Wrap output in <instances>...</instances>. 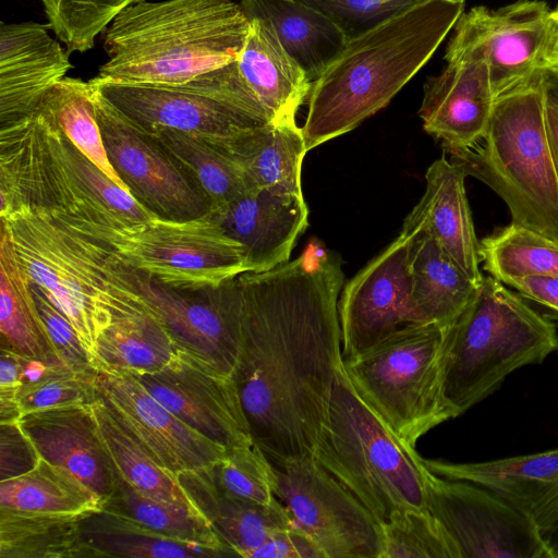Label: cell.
I'll return each mask as SVG.
<instances>
[{
  "label": "cell",
  "mask_w": 558,
  "mask_h": 558,
  "mask_svg": "<svg viewBox=\"0 0 558 558\" xmlns=\"http://www.w3.org/2000/svg\"><path fill=\"white\" fill-rule=\"evenodd\" d=\"M333 22L348 40L420 0H296Z\"/></svg>",
  "instance_id": "obj_45"
},
{
  "label": "cell",
  "mask_w": 558,
  "mask_h": 558,
  "mask_svg": "<svg viewBox=\"0 0 558 558\" xmlns=\"http://www.w3.org/2000/svg\"><path fill=\"white\" fill-rule=\"evenodd\" d=\"M313 456L380 523L403 508H427L423 458L357 392L343 362Z\"/></svg>",
  "instance_id": "obj_8"
},
{
  "label": "cell",
  "mask_w": 558,
  "mask_h": 558,
  "mask_svg": "<svg viewBox=\"0 0 558 558\" xmlns=\"http://www.w3.org/2000/svg\"><path fill=\"white\" fill-rule=\"evenodd\" d=\"M94 373L77 372L60 361L28 357L17 393L23 414L57 407L93 403L96 399Z\"/></svg>",
  "instance_id": "obj_41"
},
{
  "label": "cell",
  "mask_w": 558,
  "mask_h": 558,
  "mask_svg": "<svg viewBox=\"0 0 558 558\" xmlns=\"http://www.w3.org/2000/svg\"><path fill=\"white\" fill-rule=\"evenodd\" d=\"M250 21L231 0L143 1L104 32L96 76L125 84H181L235 62Z\"/></svg>",
  "instance_id": "obj_4"
},
{
  "label": "cell",
  "mask_w": 558,
  "mask_h": 558,
  "mask_svg": "<svg viewBox=\"0 0 558 558\" xmlns=\"http://www.w3.org/2000/svg\"><path fill=\"white\" fill-rule=\"evenodd\" d=\"M82 538L89 558H221L216 549L163 536L107 509L85 515Z\"/></svg>",
  "instance_id": "obj_33"
},
{
  "label": "cell",
  "mask_w": 558,
  "mask_h": 558,
  "mask_svg": "<svg viewBox=\"0 0 558 558\" xmlns=\"http://www.w3.org/2000/svg\"><path fill=\"white\" fill-rule=\"evenodd\" d=\"M31 287L39 313L59 356L77 372L94 373V359L83 344L71 322L39 286L31 281Z\"/></svg>",
  "instance_id": "obj_46"
},
{
  "label": "cell",
  "mask_w": 558,
  "mask_h": 558,
  "mask_svg": "<svg viewBox=\"0 0 558 558\" xmlns=\"http://www.w3.org/2000/svg\"><path fill=\"white\" fill-rule=\"evenodd\" d=\"M465 177L445 155L435 160L425 173V192L403 225L428 233L480 284L484 277L480 269V241L465 193Z\"/></svg>",
  "instance_id": "obj_25"
},
{
  "label": "cell",
  "mask_w": 558,
  "mask_h": 558,
  "mask_svg": "<svg viewBox=\"0 0 558 558\" xmlns=\"http://www.w3.org/2000/svg\"><path fill=\"white\" fill-rule=\"evenodd\" d=\"M93 384L111 412L173 475L210 466L223 457L226 448L182 422L131 373L99 366Z\"/></svg>",
  "instance_id": "obj_19"
},
{
  "label": "cell",
  "mask_w": 558,
  "mask_h": 558,
  "mask_svg": "<svg viewBox=\"0 0 558 558\" xmlns=\"http://www.w3.org/2000/svg\"><path fill=\"white\" fill-rule=\"evenodd\" d=\"M426 489L428 510L461 558H553L537 525L496 493L428 469Z\"/></svg>",
  "instance_id": "obj_14"
},
{
  "label": "cell",
  "mask_w": 558,
  "mask_h": 558,
  "mask_svg": "<svg viewBox=\"0 0 558 558\" xmlns=\"http://www.w3.org/2000/svg\"><path fill=\"white\" fill-rule=\"evenodd\" d=\"M545 70L558 72V35L547 57Z\"/></svg>",
  "instance_id": "obj_54"
},
{
  "label": "cell",
  "mask_w": 558,
  "mask_h": 558,
  "mask_svg": "<svg viewBox=\"0 0 558 558\" xmlns=\"http://www.w3.org/2000/svg\"><path fill=\"white\" fill-rule=\"evenodd\" d=\"M93 89L108 159L132 197L160 219L186 220L209 213L208 197L180 159L155 133Z\"/></svg>",
  "instance_id": "obj_13"
},
{
  "label": "cell",
  "mask_w": 558,
  "mask_h": 558,
  "mask_svg": "<svg viewBox=\"0 0 558 558\" xmlns=\"http://www.w3.org/2000/svg\"><path fill=\"white\" fill-rule=\"evenodd\" d=\"M251 558H322V555L300 530L292 527L274 534Z\"/></svg>",
  "instance_id": "obj_48"
},
{
  "label": "cell",
  "mask_w": 558,
  "mask_h": 558,
  "mask_svg": "<svg viewBox=\"0 0 558 558\" xmlns=\"http://www.w3.org/2000/svg\"><path fill=\"white\" fill-rule=\"evenodd\" d=\"M380 525V558H461L457 545L428 508L397 510Z\"/></svg>",
  "instance_id": "obj_42"
},
{
  "label": "cell",
  "mask_w": 558,
  "mask_h": 558,
  "mask_svg": "<svg viewBox=\"0 0 558 558\" xmlns=\"http://www.w3.org/2000/svg\"><path fill=\"white\" fill-rule=\"evenodd\" d=\"M248 21L236 59L240 74L272 123L296 122V112L307 100L313 82L267 24L258 19Z\"/></svg>",
  "instance_id": "obj_27"
},
{
  "label": "cell",
  "mask_w": 558,
  "mask_h": 558,
  "mask_svg": "<svg viewBox=\"0 0 558 558\" xmlns=\"http://www.w3.org/2000/svg\"><path fill=\"white\" fill-rule=\"evenodd\" d=\"M0 335L1 345L24 356L41 361L64 362L53 347L36 304L31 279L17 258L8 229L2 223L0 233Z\"/></svg>",
  "instance_id": "obj_31"
},
{
  "label": "cell",
  "mask_w": 558,
  "mask_h": 558,
  "mask_svg": "<svg viewBox=\"0 0 558 558\" xmlns=\"http://www.w3.org/2000/svg\"><path fill=\"white\" fill-rule=\"evenodd\" d=\"M146 0H41L50 29L71 53L94 47L125 9Z\"/></svg>",
  "instance_id": "obj_43"
},
{
  "label": "cell",
  "mask_w": 558,
  "mask_h": 558,
  "mask_svg": "<svg viewBox=\"0 0 558 558\" xmlns=\"http://www.w3.org/2000/svg\"><path fill=\"white\" fill-rule=\"evenodd\" d=\"M104 504L63 469L44 459L29 472L0 482V508L44 514L85 515Z\"/></svg>",
  "instance_id": "obj_35"
},
{
  "label": "cell",
  "mask_w": 558,
  "mask_h": 558,
  "mask_svg": "<svg viewBox=\"0 0 558 558\" xmlns=\"http://www.w3.org/2000/svg\"><path fill=\"white\" fill-rule=\"evenodd\" d=\"M340 256L319 241L262 272L236 277L241 341L234 379L254 444L268 461L314 454L343 362Z\"/></svg>",
  "instance_id": "obj_1"
},
{
  "label": "cell",
  "mask_w": 558,
  "mask_h": 558,
  "mask_svg": "<svg viewBox=\"0 0 558 558\" xmlns=\"http://www.w3.org/2000/svg\"><path fill=\"white\" fill-rule=\"evenodd\" d=\"M208 471L216 486L233 498L260 505L277 500L274 466L254 442L228 448Z\"/></svg>",
  "instance_id": "obj_44"
},
{
  "label": "cell",
  "mask_w": 558,
  "mask_h": 558,
  "mask_svg": "<svg viewBox=\"0 0 558 558\" xmlns=\"http://www.w3.org/2000/svg\"><path fill=\"white\" fill-rule=\"evenodd\" d=\"M27 359L0 344V387L20 388Z\"/></svg>",
  "instance_id": "obj_50"
},
{
  "label": "cell",
  "mask_w": 558,
  "mask_h": 558,
  "mask_svg": "<svg viewBox=\"0 0 558 558\" xmlns=\"http://www.w3.org/2000/svg\"><path fill=\"white\" fill-rule=\"evenodd\" d=\"M414 234L402 227L383 252L343 284L338 300L343 361L407 325L425 324L411 292L409 260Z\"/></svg>",
  "instance_id": "obj_17"
},
{
  "label": "cell",
  "mask_w": 558,
  "mask_h": 558,
  "mask_svg": "<svg viewBox=\"0 0 558 558\" xmlns=\"http://www.w3.org/2000/svg\"><path fill=\"white\" fill-rule=\"evenodd\" d=\"M1 223L31 281L68 317L92 356L113 317L149 311L133 268L110 246L39 210L15 209Z\"/></svg>",
  "instance_id": "obj_5"
},
{
  "label": "cell",
  "mask_w": 558,
  "mask_h": 558,
  "mask_svg": "<svg viewBox=\"0 0 558 558\" xmlns=\"http://www.w3.org/2000/svg\"><path fill=\"white\" fill-rule=\"evenodd\" d=\"M36 111L49 118L96 167L128 192L108 159L89 82L65 76L52 86Z\"/></svg>",
  "instance_id": "obj_38"
},
{
  "label": "cell",
  "mask_w": 558,
  "mask_h": 558,
  "mask_svg": "<svg viewBox=\"0 0 558 558\" xmlns=\"http://www.w3.org/2000/svg\"><path fill=\"white\" fill-rule=\"evenodd\" d=\"M35 22L0 25V125L37 110L72 68L70 52Z\"/></svg>",
  "instance_id": "obj_23"
},
{
  "label": "cell",
  "mask_w": 558,
  "mask_h": 558,
  "mask_svg": "<svg viewBox=\"0 0 558 558\" xmlns=\"http://www.w3.org/2000/svg\"><path fill=\"white\" fill-rule=\"evenodd\" d=\"M90 404L27 412L17 424L41 459L73 475L105 505L114 483Z\"/></svg>",
  "instance_id": "obj_24"
},
{
  "label": "cell",
  "mask_w": 558,
  "mask_h": 558,
  "mask_svg": "<svg viewBox=\"0 0 558 558\" xmlns=\"http://www.w3.org/2000/svg\"><path fill=\"white\" fill-rule=\"evenodd\" d=\"M133 275L148 310L177 347L234 376L241 341L236 277L217 287L181 289L134 268Z\"/></svg>",
  "instance_id": "obj_16"
},
{
  "label": "cell",
  "mask_w": 558,
  "mask_h": 558,
  "mask_svg": "<svg viewBox=\"0 0 558 558\" xmlns=\"http://www.w3.org/2000/svg\"><path fill=\"white\" fill-rule=\"evenodd\" d=\"M504 283L515 289L522 298L548 308L558 319V277L525 275L510 278Z\"/></svg>",
  "instance_id": "obj_49"
},
{
  "label": "cell",
  "mask_w": 558,
  "mask_h": 558,
  "mask_svg": "<svg viewBox=\"0 0 558 558\" xmlns=\"http://www.w3.org/2000/svg\"><path fill=\"white\" fill-rule=\"evenodd\" d=\"M209 141L241 167L252 189L303 197L301 169L307 149L296 122L269 123L228 140Z\"/></svg>",
  "instance_id": "obj_28"
},
{
  "label": "cell",
  "mask_w": 558,
  "mask_h": 558,
  "mask_svg": "<svg viewBox=\"0 0 558 558\" xmlns=\"http://www.w3.org/2000/svg\"><path fill=\"white\" fill-rule=\"evenodd\" d=\"M177 478L199 514L239 557L251 558L274 534L295 527L278 499L260 505L233 498L216 486L208 466L180 473Z\"/></svg>",
  "instance_id": "obj_26"
},
{
  "label": "cell",
  "mask_w": 558,
  "mask_h": 558,
  "mask_svg": "<svg viewBox=\"0 0 558 558\" xmlns=\"http://www.w3.org/2000/svg\"><path fill=\"white\" fill-rule=\"evenodd\" d=\"M0 217L44 211L107 245L154 217L96 167L45 114L0 125Z\"/></svg>",
  "instance_id": "obj_3"
},
{
  "label": "cell",
  "mask_w": 558,
  "mask_h": 558,
  "mask_svg": "<svg viewBox=\"0 0 558 558\" xmlns=\"http://www.w3.org/2000/svg\"><path fill=\"white\" fill-rule=\"evenodd\" d=\"M444 70L426 80L418 116L423 129L445 149L480 140L489 122L495 96L485 59L448 43Z\"/></svg>",
  "instance_id": "obj_20"
},
{
  "label": "cell",
  "mask_w": 558,
  "mask_h": 558,
  "mask_svg": "<svg viewBox=\"0 0 558 558\" xmlns=\"http://www.w3.org/2000/svg\"><path fill=\"white\" fill-rule=\"evenodd\" d=\"M179 350L149 311H138L112 318L96 341L94 366L131 374L150 373L163 367Z\"/></svg>",
  "instance_id": "obj_34"
},
{
  "label": "cell",
  "mask_w": 558,
  "mask_h": 558,
  "mask_svg": "<svg viewBox=\"0 0 558 558\" xmlns=\"http://www.w3.org/2000/svg\"><path fill=\"white\" fill-rule=\"evenodd\" d=\"M111 471L114 489L102 509L124 514L163 536L206 546L226 557L236 556L201 514L146 496L126 483L112 466Z\"/></svg>",
  "instance_id": "obj_37"
},
{
  "label": "cell",
  "mask_w": 558,
  "mask_h": 558,
  "mask_svg": "<svg viewBox=\"0 0 558 558\" xmlns=\"http://www.w3.org/2000/svg\"><path fill=\"white\" fill-rule=\"evenodd\" d=\"M543 82L547 98L558 107V72L544 70Z\"/></svg>",
  "instance_id": "obj_53"
},
{
  "label": "cell",
  "mask_w": 558,
  "mask_h": 558,
  "mask_svg": "<svg viewBox=\"0 0 558 558\" xmlns=\"http://www.w3.org/2000/svg\"><path fill=\"white\" fill-rule=\"evenodd\" d=\"M240 5L248 20L258 19L271 28L312 82L348 41L333 22L296 0H241Z\"/></svg>",
  "instance_id": "obj_29"
},
{
  "label": "cell",
  "mask_w": 558,
  "mask_h": 558,
  "mask_svg": "<svg viewBox=\"0 0 558 558\" xmlns=\"http://www.w3.org/2000/svg\"><path fill=\"white\" fill-rule=\"evenodd\" d=\"M438 476L485 487L530 518L546 535L558 524V448L480 462L425 459Z\"/></svg>",
  "instance_id": "obj_21"
},
{
  "label": "cell",
  "mask_w": 558,
  "mask_h": 558,
  "mask_svg": "<svg viewBox=\"0 0 558 558\" xmlns=\"http://www.w3.org/2000/svg\"><path fill=\"white\" fill-rule=\"evenodd\" d=\"M553 558H558V524L545 535Z\"/></svg>",
  "instance_id": "obj_55"
},
{
  "label": "cell",
  "mask_w": 558,
  "mask_h": 558,
  "mask_svg": "<svg viewBox=\"0 0 558 558\" xmlns=\"http://www.w3.org/2000/svg\"><path fill=\"white\" fill-rule=\"evenodd\" d=\"M547 129L553 149L555 163L558 171V107L546 96Z\"/></svg>",
  "instance_id": "obj_52"
},
{
  "label": "cell",
  "mask_w": 558,
  "mask_h": 558,
  "mask_svg": "<svg viewBox=\"0 0 558 558\" xmlns=\"http://www.w3.org/2000/svg\"><path fill=\"white\" fill-rule=\"evenodd\" d=\"M223 232L243 247L248 271L262 272L289 260L308 223L304 197L252 189L209 211Z\"/></svg>",
  "instance_id": "obj_22"
},
{
  "label": "cell",
  "mask_w": 558,
  "mask_h": 558,
  "mask_svg": "<svg viewBox=\"0 0 558 558\" xmlns=\"http://www.w3.org/2000/svg\"><path fill=\"white\" fill-rule=\"evenodd\" d=\"M90 408L111 466L126 483L146 496L199 514L177 476L154 458L97 395Z\"/></svg>",
  "instance_id": "obj_32"
},
{
  "label": "cell",
  "mask_w": 558,
  "mask_h": 558,
  "mask_svg": "<svg viewBox=\"0 0 558 558\" xmlns=\"http://www.w3.org/2000/svg\"><path fill=\"white\" fill-rule=\"evenodd\" d=\"M274 492L322 558H380V522L314 456L274 466Z\"/></svg>",
  "instance_id": "obj_12"
},
{
  "label": "cell",
  "mask_w": 558,
  "mask_h": 558,
  "mask_svg": "<svg viewBox=\"0 0 558 558\" xmlns=\"http://www.w3.org/2000/svg\"><path fill=\"white\" fill-rule=\"evenodd\" d=\"M449 325H407L343 361L364 400L408 445L457 417L444 392Z\"/></svg>",
  "instance_id": "obj_9"
},
{
  "label": "cell",
  "mask_w": 558,
  "mask_h": 558,
  "mask_svg": "<svg viewBox=\"0 0 558 558\" xmlns=\"http://www.w3.org/2000/svg\"><path fill=\"white\" fill-rule=\"evenodd\" d=\"M415 231L410 251L413 302L425 323L451 324L466 307L477 287L425 231Z\"/></svg>",
  "instance_id": "obj_30"
},
{
  "label": "cell",
  "mask_w": 558,
  "mask_h": 558,
  "mask_svg": "<svg viewBox=\"0 0 558 558\" xmlns=\"http://www.w3.org/2000/svg\"><path fill=\"white\" fill-rule=\"evenodd\" d=\"M40 457L16 423L0 425V482L32 471Z\"/></svg>",
  "instance_id": "obj_47"
},
{
  "label": "cell",
  "mask_w": 558,
  "mask_h": 558,
  "mask_svg": "<svg viewBox=\"0 0 558 558\" xmlns=\"http://www.w3.org/2000/svg\"><path fill=\"white\" fill-rule=\"evenodd\" d=\"M558 35L554 10L542 0H518L493 10L463 12L449 44L482 56L495 98L518 88L545 70Z\"/></svg>",
  "instance_id": "obj_15"
},
{
  "label": "cell",
  "mask_w": 558,
  "mask_h": 558,
  "mask_svg": "<svg viewBox=\"0 0 558 558\" xmlns=\"http://www.w3.org/2000/svg\"><path fill=\"white\" fill-rule=\"evenodd\" d=\"M112 105L150 132L177 130L228 140L272 123L236 61L181 84H125L92 78Z\"/></svg>",
  "instance_id": "obj_10"
},
{
  "label": "cell",
  "mask_w": 558,
  "mask_h": 558,
  "mask_svg": "<svg viewBox=\"0 0 558 558\" xmlns=\"http://www.w3.org/2000/svg\"><path fill=\"white\" fill-rule=\"evenodd\" d=\"M466 0H420L349 39L312 83L302 132L307 151L386 107L432 58Z\"/></svg>",
  "instance_id": "obj_2"
},
{
  "label": "cell",
  "mask_w": 558,
  "mask_h": 558,
  "mask_svg": "<svg viewBox=\"0 0 558 558\" xmlns=\"http://www.w3.org/2000/svg\"><path fill=\"white\" fill-rule=\"evenodd\" d=\"M85 515L0 508V558H89L82 538Z\"/></svg>",
  "instance_id": "obj_36"
},
{
  "label": "cell",
  "mask_w": 558,
  "mask_h": 558,
  "mask_svg": "<svg viewBox=\"0 0 558 558\" xmlns=\"http://www.w3.org/2000/svg\"><path fill=\"white\" fill-rule=\"evenodd\" d=\"M107 244L129 266L181 289L217 287L248 271L243 247L209 213L186 220L153 218Z\"/></svg>",
  "instance_id": "obj_11"
},
{
  "label": "cell",
  "mask_w": 558,
  "mask_h": 558,
  "mask_svg": "<svg viewBox=\"0 0 558 558\" xmlns=\"http://www.w3.org/2000/svg\"><path fill=\"white\" fill-rule=\"evenodd\" d=\"M19 389L0 387L1 423H16L23 415L17 398Z\"/></svg>",
  "instance_id": "obj_51"
},
{
  "label": "cell",
  "mask_w": 558,
  "mask_h": 558,
  "mask_svg": "<svg viewBox=\"0 0 558 558\" xmlns=\"http://www.w3.org/2000/svg\"><path fill=\"white\" fill-rule=\"evenodd\" d=\"M558 350L556 326L493 276L450 324L444 392L456 416L480 403L513 372Z\"/></svg>",
  "instance_id": "obj_7"
},
{
  "label": "cell",
  "mask_w": 558,
  "mask_h": 558,
  "mask_svg": "<svg viewBox=\"0 0 558 558\" xmlns=\"http://www.w3.org/2000/svg\"><path fill=\"white\" fill-rule=\"evenodd\" d=\"M554 12H555V15H556V17H557V20H558V5H557V7H556V9L554 10Z\"/></svg>",
  "instance_id": "obj_56"
},
{
  "label": "cell",
  "mask_w": 558,
  "mask_h": 558,
  "mask_svg": "<svg viewBox=\"0 0 558 558\" xmlns=\"http://www.w3.org/2000/svg\"><path fill=\"white\" fill-rule=\"evenodd\" d=\"M444 151L466 177L482 181L506 203L512 225L558 243V171L543 72L496 98L480 140Z\"/></svg>",
  "instance_id": "obj_6"
},
{
  "label": "cell",
  "mask_w": 558,
  "mask_h": 558,
  "mask_svg": "<svg viewBox=\"0 0 558 558\" xmlns=\"http://www.w3.org/2000/svg\"><path fill=\"white\" fill-rule=\"evenodd\" d=\"M155 133L190 170L211 209L252 190L241 167L211 141L171 129Z\"/></svg>",
  "instance_id": "obj_39"
},
{
  "label": "cell",
  "mask_w": 558,
  "mask_h": 558,
  "mask_svg": "<svg viewBox=\"0 0 558 558\" xmlns=\"http://www.w3.org/2000/svg\"><path fill=\"white\" fill-rule=\"evenodd\" d=\"M186 425L228 449L252 444L251 429L234 376L186 351L160 369L132 374Z\"/></svg>",
  "instance_id": "obj_18"
},
{
  "label": "cell",
  "mask_w": 558,
  "mask_h": 558,
  "mask_svg": "<svg viewBox=\"0 0 558 558\" xmlns=\"http://www.w3.org/2000/svg\"><path fill=\"white\" fill-rule=\"evenodd\" d=\"M483 268L501 282L525 275L558 277V243L509 225L480 242Z\"/></svg>",
  "instance_id": "obj_40"
}]
</instances>
